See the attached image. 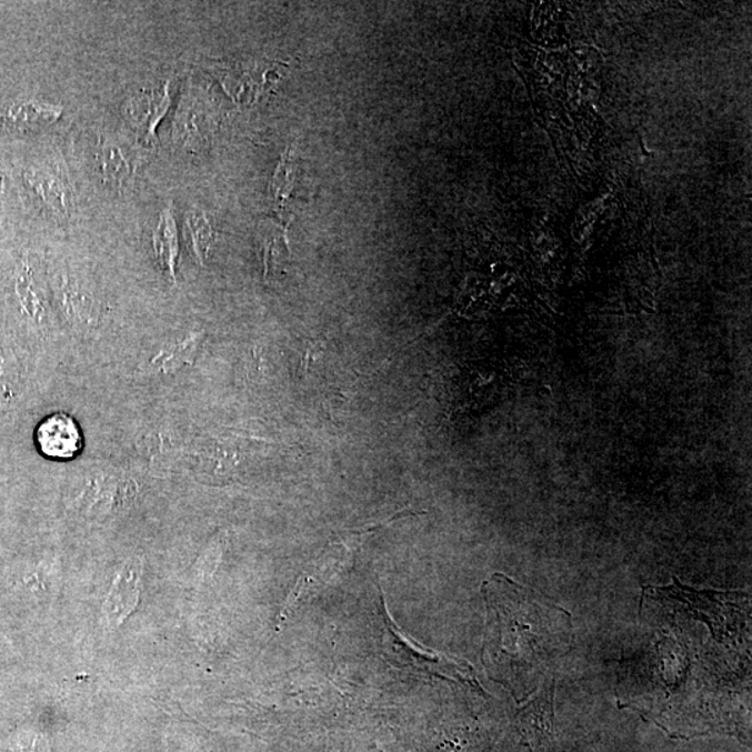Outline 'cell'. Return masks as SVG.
I'll return each instance as SVG.
<instances>
[{
  "instance_id": "obj_11",
  "label": "cell",
  "mask_w": 752,
  "mask_h": 752,
  "mask_svg": "<svg viewBox=\"0 0 752 752\" xmlns=\"http://www.w3.org/2000/svg\"><path fill=\"white\" fill-rule=\"evenodd\" d=\"M60 303H62L66 314L76 318L77 321H84V318L93 315V300L86 290L76 288L74 284L60 283Z\"/></svg>"
},
{
  "instance_id": "obj_9",
  "label": "cell",
  "mask_w": 752,
  "mask_h": 752,
  "mask_svg": "<svg viewBox=\"0 0 752 752\" xmlns=\"http://www.w3.org/2000/svg\"><path fill=\"white\" fill-rule=\"evenodd\" d=\"M169 102L168 91H157L137 98L129 108L130 117L140 128H147V133H153L159 119L167 112Z\"/></svg>"
},
{
  "instance_id": "obj_14",
  "label": "cell",
  "mask_w": 752,
  "mask_h": 752,
  "mask_svg": "<svg viewBox=\"0 0 752 752\" xmlns=\"http://www.w3.org/2000/svg\"><path fill=\"white\" fill-rule=\"evenodd\" d=\"M16 752H49L46 740L40 735L30 734L20 739Z\"/></svg>"
},
{
  "instance_id": "obj_5",
  "label": "cell",
  "mask_w": 752,
  "mask_h": 752,
  "mask_svg": "<svg viewBox=\"0 0 752 752\" xmlns=\"http://www.w3.org/2000/svg\"><path fill=\"white\" fill-rule=\"evenodd\" d=\"M41 452L52 459H71L80 452L82 438L76 421L68 414L57 413L42 422L37 432Z\"/></svg>"
},
{
  "instance_id": "obj_8",
  "label": "cell",
  "mask_w": 752,
  "mask_h": 752,
  "mask_svg": "<svg viewBox=\"0 0 752 752\" xmlns=\"http://www.w3.org/2000/svg\"><path fill=\"white\" fill-rule=\"evenodd\" d=\"M98 170L108 184L122 186L133 174V168L122 148L114 142H106L97 156Z\"/></svg>"
},
{
  "instance_id": "obj_4",
  "label": "cell",
  "mask_w": 752,
  "mask_h": 752,
  "mask_svg": "<svg viewBox=\"0 0 752 752\" xmlns=\"http://www.w3.org/2000/svg\"><path fill=\"white\" fill-rule=\"evenodd\" d=\"M387 636L389 648L394 656L399 658V663L404 666H414L419 671L432 674V676L453 679H467L464 666H458L454 662L442 660L441 656L424 655V650L415 646L409 639H404L400 630L394 628L389 616L387 618Z\"/></svg>"
},
{
  "instance_id": "obj_6",
  "label": "cell",
  "mask_w": 752,
  "mask_h": 752,
  "mask_svg": "<svg viewBox=\"0 0 752 752\" xmlns=\"http://www.w3.org/2000/svg\"><path fill=\"white\" fill-rule=\"evenodd\" d=\"M27 179L49 210L59 217L70 215L73 197H71L69 187L62 178L54 173L38 170V172L30 173Z\"/></svg>"
},
{
  "instance_id": "obj_1",
  "label": "cell",
  "mask_w": 752,
  "mask_h": 752,
  "mask_svg": "<svg viewBox=\"0 0 752 752\" xmlns=\"http://www.w3.org/2000/svg\"><path fill=\"white\" fill-rule=\"evenodd\" d=\"M487 635L482 661L492 680L525 700L573 644L572 616L537 592L495 574L482 589Z\"/></svg>"
},
{
  "instance_id": "obj_7",
  "label": "cell",
  "mask_w": 752,
  "mask_h": 752,
  "mask_svg": "<svg viewBox=\"0 0 752 752\" xmlns=\"http://www.w3.org/2000/svg\"><path fill=\"white\" fill-rule=\"evenodd\" d=\"M153 250L159 263L170 279L176 280V260L179 255L178 229H176L172 210L167 208L161 213L156 233H153Z\"/></svg>"
},
{
  "instance_id": "obj_13",
  "label": "cell",
  "mask_w": 752,
  "mask_h": 752,
  "mask_svg": "<svg viewBox=\"0 0 752 752\" xmlns=\"http://www.w3.org/2000/svg\"><path fill=\"white\" fill-rule=\"evenodd\" d=\"M199 343L200 340L197 337L187 339L184 343L174 345V348L158 355L157 359L153 360V364L161 368L164 372L176 371L179 367L183 365L184 362L191 360V355L195 353Z\"/></svg>"
},
{
  "instance_id": "obj_12",
  "label": "cell",
  "mask_w": 752,
  "mask_h": 752,
  "mask_svg": "<svg viewBox=\"0 0 752 752\" xmlns=\"http://www.w3.org/2000/svg\"><path fill=\"white\" fill-rule=\"evenodd\" d=\"M187 227H189L197 257H199L201 262H205L213 240L210 222H208L204 213L194 211L187 219Z\"/></svg>"
},
{
  "instance_id": "obj_3",
  "label": "cell",
  "mask_w": 752,
  "mask_h": 752,
  "mask_svg": "<svg viewBox=\"0 0 752 752\" xmlns=\"http://www.w3.org/2000/svg\"><path fill=\"white\" fill-rule=\"evenodd\" d=\"M553 688L543 689L537 700L527 705L520 718L521 743L525 752H554L552 735Z\"/></svg>"
},
{
  "instance_id": "obj_2",
  "label": "cell",
  "mask_w": 752,
  "mask_h": 752,
  "mask_svg": "<svg viewBox=\"0 0 752 752\" xmlns=\"http://www.w3.org/2000/svg\"><path fill=\"white\" fill-rule=\"evenodd\" d=\"M141 558H131L114 579L102 608V623L108 630L120 628L134 611L140 598Z\"/></svg>"
},
{
  "instance_id": "obj_10",
  "label": "cell",
  "mask_w": 752,
  "mask_h": 752,
  "mask_svg": "<svg viewBox=\"0 0 752 752\" xmlns=\"http://www.w3.org/2000/svg\"><path fill=\"white\" fill-rule=\"evenodd\" d=\"M60 114H62V108L40 102L21 103L9 111L10 120L24 128H46L57 122Z\"/></svg>"
}]
</instances>
